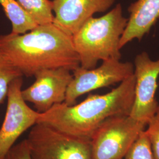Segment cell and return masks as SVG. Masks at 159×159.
I'll list each match as a JSON object with an SVG mask.
<instances>
[{
	"mask_svg": "<svg viewBox=\"0 0 159 159\" xmlns=\"http://www.w3.org/2000/svg\"><path fill=\"white\" fill-rule=\"evenodd\" d=\"M155 116H156V117L159 118V105H158V107H157V112H156V114Z\"/></svg>",
	"mask_w": 159,
	"mask_h": 159,
	"instance_id": "cell-18",
	"label": "cell"
},
{
	"mask_svg": "<svg viewBox=\"0 0 159 159\" xmlns=\"http://www.w3.org/2000/svg\"><path fill=\"white\" fill-rule=\"evenodd\" d=\"M146 125L130 115H117L109 117L91 137L93 159L125 158Z\"/></svg>",
	"mask_w": 159,
	"mask_h": 159,
	"instance_id": "cell-5",
	"label": "cell"
},
{
	"mask_svg": "<svg viewBox=\"0 0 159 159\" xmlns=\"http://www.w3.org/2000/svg\"><path fill=\"white\" fill-rule=\"evenodd\" d=\"M125 159H155L146 130L140 133L125 154Z\"/></svg>",
	"mask_w": 159,
	"mask_h": 159,
	"instance_id": "cell-15",
	"label": "cell"
},
{
	"mask_svg": "<svg viewBox=\"0 0 159 159\" xmlns=\"http://www.w3.org/2000/svg\"><path fill=\"white\" fill-rule=\"evenodd\" d=\"M4 159H31L27 140L25 139L16 144L8 152Z\"/></svg>",
	"mask_w": 159,
	"mask_h": 159,
	"instance_id": "cell-17",
	"label": "cell"
},
{
	"mask_svg": "<svg viewBox=\"0 0 159 159\" xmlns=\"http://www.w3.org/2000/svg\"><path fill=\"white\" fill-rule=\"evenodd\" d=\"M23 83V77H19L8 88L6 116L0 128V159H4L23 133L37 124L40 116L24 100Z\"/></svg>",
	"mask_w": 159,
	"mask_h": 159,
	"instance_id": "cell-7",
	"label": "cell"
},
{
	"mask_svg": "<svg viewBox=\"0 0 159 159\" xmlns=\"http://www.w3.org/2000/svg\"><path fill=\"white\" fill-rule=\"evenodd\" d=\"M130 17L120 41V49L134 39L139 41L159 18V0H137L128 8Z\"/></svg>",
	"mask_w": 159,
	"mask_h": 159,
	"instance_id": "cell-11",
	"label": "cell"
},
{
	"mask_svg": "<svg viewBox=\"0 0 159 159\" xmlns=\"http://www.w3.org/2000/svg\"><path fill=\"white\" fill-rule=\"evenodd\" d=\"M71 71L65 67L38 71L34 75V83L22 90L24 100L33 104L40 113L48 111L56 104L64 102L68 85L73 78Z\"/></svg>",
	"mask_w": 159,
	"mask_h": 159,
	"instance_id": "cell-9",
	"label": "cell"
},
{
	"mask_svg": "<svg viewBox=\"0 0 159 159\" xmlns=\"http://www.w3.org/2000/svg\"><path fill=\"white\" fill-rule=\"evenodd\" d=\"M0 50L26 77L44 69L73 71L80 66L72 36L53 23L39 25L24 34L0 35Z\"/></svg>",
	"mask_w": 159,
	"mask_h": 159,
	"instance_id": "cell-1",
	"label": "cell"
},
{
	"mask_svg": "<svg viewBox=\"0 0 159 159\" xmlns=\"http://www.w3.org/2000/svg\"><path fill=\"white\" fill-rule=\"evenodd\" d=\"M73 78L66 92L65 104L73 106L80 96L89 92L121 83L134 73V66L130 62L118 60L102 61L98 68L85 69L80 66L74 69Z\"/></svg>",
	"mask_w": 159,
	"mask_h": 159,
	"instance_id": "cell-6",
	"label": "cell"
},
{
	"mask_svg": "<svg viewBox=\"0 0 159 159\" xmlns=\"http://www.w3.org/2000/svg\"><path fill=\"white\" fill-rule=\"evenodd\" d=\"M146 130L151 144L155 159H159V118L154 117Z\"/></svg>",
	"mask_w": 159,
	"mask_h": 159,
	"instance_id": "cell-16",
	"label": "cell"
},
{
	"mask_svg": "<svg viewBox=\"0 0 159 159\" xmlns=\"http://www.w3.org/2000/svg\"><path fill=\"white\" fill-rule=\"evenodd\" d=\"M38 25L53 23L54 15L52 1L50 0H16Z\"/></svg>",
	"mask_w": 159,
	"mask_h": 159,
	"instance_id": "cell-13",
	"label": "cell"
},
{
	"mask_svg": "<svg viewBox=\"0 0 159 159\" xmlns=\"http://www.w3.org/2000/svg\"><path fill=\"white\" fill-rule=\"evenodd\" d=\"M23 76L20 70L0 50V105L7 98L8 88L12 81Z\"/></svg>",
	"mask_w": 159,
	"mask_h": 159,
	"instance_id": "cell-14",
	"label": "cell"
},
{
	"mask_svg": "<svg viewBox=\"0 0 159 159\" xmlns=\"http://www.w3.org/2000/svg\"><path fill=\"white\" fill-rule=\"evenodd\" d=\"M134 74L103 95L89 94L78 104L62 102L40 113L37 123L51 127L68 134L91 139L98 127L109 117L130 115L134 99Z\"/></svg>",
	"mask_w": 159,
	"mask_h": 159,
	"instance_id": "cell-2",
	"label": "cell"
},
{
	"mask_svg": "<svg viewBox=\"0 0 159 159\" xmlns=\"http://www.w3.org/2000/svg\"><path fill=\"white\" fill-rule=\"evenodd\" d=\"M0 4L11 21L12 33L24 34L39 25L16 0H0Z\"/></svg>",
	"mask_w": 159,
	"mask_h": 159,
	"instance_id": "cell-12",
	"label": "cell"
},
{
	"mask_svg": "<svg viewBox=\"0 0 159 159\" xmlns=\"http://www.w3.org/2000/svg\"><path fill=\"white\" fill-rule=\"evenodd\" d=\"M115 0H53V24L73 36L93 15L107 11Z\"/></svg>",
	"mask_w": 159,
	"mask_h": 159,
	"instance_id": "cell-10",
	"label": "cell"
},
{
	"mask_svg": "<svg viewBox=\"0 0 159 159\" xmlns=\"http://www.w3.org/2000/svg\"><path fill=\"white\" fill-rule=\"evenodd\" d=\"M134 74V99L130 116L148 125L155 116L159 105L155 94L159 75V59L152 60L146 52L137 55Z\"/></svg>",
	"mask_w": 159,
	"mask_h": 159,
	"instance_id": "cell-8",
	"label": "cell"
},
{
	"mask_svg": "<svg viewBox=\"0 0 159 159\" xmlns=\"http://www.w3.org/2000/svg\"><path fill=\"white\" fill-rule=\"evenodd\" d=\"M127 22L120 4L102 17L90 18L72 36L80 66L93 69L100 60H120V41Z\"/></svg>",
	"mask_w": 159,
	"mask_h": 159,
	"instance_id": "cell-3",
	"label": "cell"
},
{
	"mask_svg": "<svg viewBox=\"0 0 159 159\" xmlns=\"http://www.w3.org/2000/svg\"><path fill=\"white\" fill-rule=\"evenodd\" d=\"M31 159H94L90 139L37 123L26 139Z\"/></svg>",
	"mask_w": 159,
	"mask_h": 159,
	"instance_id": "cell-4",
	"label": "cell"
}]
</instances>
